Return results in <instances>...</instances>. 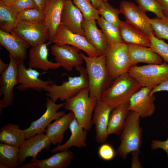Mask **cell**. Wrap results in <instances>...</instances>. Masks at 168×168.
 <instances>
[{
    "label": "cell",
    "instance_id": "17",
    "mask_svg": "<svg viewBox=\"0 0 168 168\" xmlns=\"http://www.w3.org/2000/svg\"><path fill=\"white\" fill-rule=\"evenodd\" d=\"M51 144L44 133H38L26 139L19 148V166L23 163L28 157H32V160L36 159L37 154L41 151L49 149Z\"/></svg>",
    "mask_w": 168,
    "mask_h": 168
},
{
    "label": "cell",
    "instance_id": "15",
    "mask_svg": "<svg viewBox=\"0 0 168 168\" xmlns=\"http://www.w3.org/2000/svg\"><path fill=\"white\" fill-rule=\"evenodd\" d=\"M24 61L17 62L19 85L16 88L18 90L22 91L31 88L41 91L53 83L51 81H44L39 78L40 74L33 68H26Z\"/></svg>",
    "mask_w": 168,
    "mask_h": 168
},
{
    "label": "cell",
    "instance_id": "3",
    "mask_svg": "<svg viewBox=\"0 0 168 168\" xmlns=\"http://www.w3.org/2000/svg\"><path fill=\"white\" fill-rule=\"evenodd\" d=\"M140 116L130 111L119 138L120 143L116 152L118 157L123 160L133 151L140 153L142 144V129L140 126Z\"/></svg>",
    "mask_w": 168,
    "mask_h": 168
},
{
    "label": "cell",
    "instance_id": "20",
    "mask_svg": "<svg viewBox=\"0 0 168 168\" xmlns=\"http://www.w3.org/2000/svg\"><path fill=\"white\" fill-rule=\"evenodd\" d=\"M84 19L82 13L72 0H65L62 12L61 23L72 32L84 36L82 27Z\"/></svg>",
    "mask_w": 168,
    "mask_h": 168
},
{
    "label": "cell",
    "instance_id": "2",
    "mask_svg": "<svg viewBox=\"0 0 168 168\" xmlns=\"http://www.w3.org/2000/svg\"><path fill=\"white\" fill-rule=\"evenodd\" d=\"M141 87L137 81L126 73L114 80L111 85L102 93L100 100L114 109L128 102Z\"/></svg>",
    "mask_w": 168,
    "mask_h": 168
},
{
    "label": "cell",
    "instance_id": "36",
    "mask_svg": "<svg viewBox=\"0 0 168 168\" xmlns=\"http://www.w3.org/2000/svg\"><path fill=\"white\" fill-rule=\"evenodd\" d=\"M17 17L19 21H24L44 22V10L39 7L29 8L18 12Z\"/></svg>",
    "mask_w": 168,
    "mask_h": 168
},
{
    "label": "cell",
    "instance_id": "8",
    "mask_svg": "<svg viewBox=\"0 0 168 168\" xmlns=\"http://www.w3.org/2000/svg\"><path fill=\"white\" fill-rule=\"evenodd\" d=\"M10 61L7 69L1 74L0 77V96H3L0 100V113L3 108L11 105L14 100L13 89L18 84L17 62L11 55L9 54Z\"/></svg>",
    "mask_w": 168,
    "mask_h": 168
},
{
    "label": "cell",
    "instance_id": "33",
    "mask_svg": "<svg viewBox=\"0 0 168 168\" xmlns=\"http://www.w3.org/2000/svg\"><path fill=\"white\" fill-rule=\"evenodd\" d=\"M72 0L82 13L84 19L97 20L100 17L99 10L93 6L90 0Z\"/></svg>",
    "mask_w": 168,
    "mask_h": 168
},
{
    "label": "cell",
    "instance_id": "28",
    "mask_svg": "<svg viewBox=\"0 0 168 168\" xmlns=\"http://www.w3.org/2000/svg\"><path fill=\"white\" fill-rule=\"evenodd\" d=\"M129 101L114 109L110 113L109 120V134H121L127 118L130 112Z\"/></svg>",
    "mask_w": 168,
    "mask_h": 168
},
{
    "label": "cell",
    "instance_id": "31",
    "mask_svg": "<svg viewBox=\"0 0 168 168\" xmlns=\"http://www.w3.org/2000/svg\"><path fill=\"white\" fill-rule=\"evenodd\" d=\"M19 150V147L1 142L0 164L5 166L7 168L18 167Z\"/></svg>",
    "mask_w": 168,
    "mask_h": 168
},
{
    "label": "cell",
    "instance_id": "44",
    "mask_svg": "<svg viewBox=\"0 0 168 168\" xmlns=\"http://www.w3.org/2000/svg\"><path fill=\"white\" fill-rule=\"evenodd\" d=\"M161 6L164 16L168 17V0H156Z\"/></svg>",
    "mask_w": 168,
    "mask_h": 168
},
{
    "label": "cell",
    "instance_id": "16",
    "mask_svg": "<svg viewBox=\"0 0 168 168\" xmlns=\"http://www.w3.org/2000/svg\"><path fill=\"white\" fill-rule=\"evenodd\" d=\"M114 108L101 100H98L94 108L92 118L95 125V138L98 143L105 142L109 134L108 127L109 116Z\"/></svg>",
    "mask_w": 168,
    "mask_h": 168
},
{
    "label": "cell",
    "instance_id": "32",
    "mask_svg": "<svg viewBox=\"0 0 168 168\" xmlns=\"http://www.w3.org/2000/svg\"><path fill=\"white\" fill-rule=\"evenodd\" d=\"M96 20L108 44L122 42L119 28L107 21L101 16Z\"/></svg>",
    "mask_w": 168,
    "mask_h": 168
},
{
    "label": "cell",
    "instance_id": "18",
    "mask_svg": "<svg viewBox=\"0 0 168 168\" xmlns=\"http://www.w3.org/2000/svg\"><path fill=\"white\" fill-rule=\"evenodd\" d=\"M0 43L17 61H24L27 57V50L30 46L14 32L0 30Z\"/></svg>",
    "mask_w": 168,
    "mask_h": 168
},
{
    "label": "cell",
    "instance_id": "7",
    "mask_svg": "<svg viewBox=\"0 0 168 168\" xmlns=\"http://www.w3.org/2000/svg\"><path fill=\"white\" fill-rule=\"evenodd\" d=\"M105 54L108 72L113 80L128 72L132 66L128 44L123 42L108 44Z\"/></svg>",
    "mask_w": 168,
    "mask_h": 168
},
{
    "label": "cell",
    "instance_id": "30",
    "mask_svg": "<svg viewBox=\"0 0 168 168\" xmlns=\"http://www.w3.org/2000/svg\"><path fill=\"white\" fill-rule=\"evenodd\" d=\"M19 22L17 13L0 1V30L13 32Z\"/></svg>",
    "mask_w": 168,
    "mask_h": 168
},
{
    "label": "cell",
    "instance_id": "38",
    "mask_svg": "<svg viewBox=\"0 0 168 168\" xmlns=\"http://www.w3.org/2000/svg\"><path fill=\"white\" fill-rule=\"evenodd\" d=\"M138 5L146 12H151L159 18H163L164 16L161 5L156 0H135Z\"/></svg>",
    "mask_w": 168,
    "mask_h": 168
},
{
    "label": "cell",
    "instance_id": "4",
    "mask_svg": "<svg viewBox=\"0 0 168 168\" xmlns=\"http://www.w3.org/2000/svg\"><path fill=\"white\" fill-rule=\"evenodd\" d=\"M98 101L90 96L88 88L86 87L74 97L66 100L64 107L73 112L80 127L87 132L92 127V115Z\"/></svg>",
    "mask_w": 168,
    "mask_h": 168
},
{
    "label": "cell",
    "instance_id": "23",
    "mask_svg": "<svg viewBox=\"0 0 168 168\" xmlns=\"http://www.w3.org/2000/svg\"><path fill=\"white\" fill-rule=\"evenodd\" d=\"M96 23V20L84 19L82 27L86 40L96 49L99 56H100L105 54L108 43L102 30L97 28Z\"/></svg>",
    "mask_w": 168,
    "mask_h": 168
},
{
    "label": "cell",
    "instance_id": "48",
    "mask_svg": "<svg viewBox=\"0 0 168 168\" xmlns=\"http://www.w3.org/2000/svg\"><path fill=\"white\" fill-rule=\"evenodd\" d=\"M16 0H0L4 3H8L15 1Z\"/></svg>",
    "mask_w": 168,
    "mask_h": 168
},
{
    "label": "cell",
    "instance_id": "41",
    "mask_svg": "<svg viewBox=\"0 0 168 168\" xmlns=\"http://www.w3.org/2000/svg\"><path fill=\"white\" fill-rule=\"evenodd\" d=\"M151 149L152 150L161 148L164 150L166 153L168 158V138L165 141H161L154 140L152 141L151 144Z\"/></svg>",
    "mask_w": 168,
    "mask_h": 168
},
{
    "label": "cell",
    "instance_id": "13",
    "mask_svg": "<svg viewBox=\"0 0 168 168\" xmlns=\"http://www.w3.org/2000/svg\"><path fill=\"white\" fill-rule=\"evenodd\" d=\"M50 51L55 57L56 62L68 71H71L73 68L81 66L83 63L81 49L74 46L54 44L50 47Z\"/></svg>",
    "mask_w": 168,
    "mask_h": 168
},
{
    "label": "cell",
    "instance_id": "6",
    "mask_svg": "<svg viewBox=\"0 0 168 168\" xmlns=\"http://www.w3.org/2000/svg\"><path fill=\"white\" fill-rule=\"evenodd\" d=\"M128 73L141 87H147L152 90L168 79V64L164 62L161 64L132 66Z\"/></svg>",
    "mask_w": 168,
    "mask_h": 168
},
{
    "label": "cell",
    "instance_id": "45",
    "mask_svg": "<svg viewBox=\"0 0 168 168\" xmlns=\"http://www.w3.org/2000/svg\"><path fill=\"white\" fill-rule=\"evenodd\" d=\"M90 0L93 6L95 8L98 9H99L103 2L102 0Z\"/></svg>",
    "mask_w": 168,
    "mask_h": 168
},
{
    "label": "cell",
    "instance_id": "1",
    "mask_svg": "<svg viewBox=\"0 0 168 168\" xmlns=\"http://www.w3.org/2000/svg\"><path fill=\"white\" fill-rule=\"evenodd\" d=\"M80 54L86 63L90 96L100 100L102 93L114 81L106 67L105 55L91 57Z\"/></svg>",
    "mask_w": 168,
    "mask_h": 168
},
{
    "label": "cell",
    "instance_id": "14",
    "mask_svg": "<svg viewBox=\"0 0 168 168\" xmlns=\"http://www.w3.org/2000/svg\"><path fill=\"white\" fill-rule=\"evenodd\" d=\"M151 89L147 87H141L134 94L129 101L130 111L137 113L142 118L151 116L155 110L154 101L156 97L150 94Z\"/></svg>",
    "mask_w": 168,
    "mask_h": 168
},
{
    "label": "cell",
    "instance_id": "39",
    "mask_svg": "<svg viewBox=\"0 0 168 168\" xmlns=\"http://www.w3.org/2000/svg\"><path fill=\"white\" fill-rule=\"evenodd\" d=\"M3 3L16 13L27 9L39 7L34 0H16L9 3Z\"/></svg>",
    "mask_w": 168,
    "mask_h": 168
},
{
    "label": "cell",
    "instance_id": "12",
    "mask_svg": "<svg viewBox=\"0 0 168 168\" xmlns=\"http://www.w3.org/2000/svg\"><path fill=\"white\" fill-rule=\"evenodd\" d=\"M51 42L58 45L67 44L74 46L85 52L89 57L99 56L96 49L88 42L85 36L72 32L61 23Z\"/></svg>",
    "mask_w": 168,
    "mask_h": 168
},
{
    "label": "cell",
    "instance_id": "24",
    "mask_svg": "<svg viewBox=\"0 0 168 168\" xmlns=\"http://www.w3.org/2000/svg\"><path fill=\"white\" fill-rule=\"evenodd\" d=\"M122 42L127 44H135L150 47L151 41L149 36L141 30L121 21L119 27Z\"/></svg>",
    "mask_w": 168,
    "mask_h": 168
},
{
    "label": "cell",
    "instance_id": "27",
    "mask_svg": "<svg viewBox=\"0 0 168 168\" xmlns=\"http://www.w3.org/2000/svg\"><path fill=\"white\" fill-rule=\"evenodd\" d=\"M131 66L138 63L161 64L163 59L150 47L135 44H128Z\"/></svg>",
    "mask_w": 168,
    "mask_h": 168
},
{
    "label": "cell",
    "instance_id": "5",
    "mask_svg": "<svg viewBox=\"0 0 168 168\" xmlns=\"http://www.w3.org/2000/svg\"><path fill=\"white\" fill-rule=\"evenodd\" d=\"M80 72L77 77H69L67 81H63L61 85L53 83L46 87V95L56 102L58 99L62 100L71 98L76 95L83 88L88 87V81L86 69L82 66L76 68Z\"/></svg>",
    "mask_w": 168,
    "mask_h": 168
},
{
    "label": "cell",
    "instance_id": "37",
    "mask_svg": "<svg viewBox=\"0 0 168 168\" xmlns=\"http://www.w3.org/2000/svg\"><path fill=\"white\" fill-rule=\"evenodd\" d=\"M149 37L151 41L150 48L168 64V43L163 39L157 38L154 35Z\"/></svg>",
    "mask_w": 168,
    "mask_h": 168
},
{
    "label": "cell",
    "instance_id": "22",
    "mask_svg": "<svg viewBox=\"0 0 168 168\" xmlns=\"http://www.w3.org/2000/svg\"><path fill=\"white\" fill-rule=\"evenodd\" d=\"M74 156L69 150L57 152L48 158L39 160L37 158L30 162L19 167L21 168H66L71 163Z\"/></svg>",
    "mask_w": 168,
    "mask_h": 168
},
{
    "label": "cell",
    "instance_id": "34",
    "mask_svg": "<svg viewBox=\"0 0 168 168\" xmlns=\"http://www.w3.org/2000/svg\"><path fill=\"white\" fill-rule=\"evenodd\" d=\"M100 15L107 21L119 28L121 21L119 18V10L110 5L107 2H103L98 9Z\"/></svg>",
    "mask_w": 168,
    "mask_h": 168
},
{
    "label": "cell",
    "instance_id": "21",
    "mask_svg": "<svg viewBox=\"0 0 168 168\" xmlns=\"http://www.w3.org/2000/svg\"><path fill=\"white\" fill-rule=\"evenodd\" d=\"M51 42L31 46L29 54V68H38L44 71L56 69L60 67L59 64L49 60L47 45Z\"/></svg>",
    "mask_w": 168,
    "mask_h": 168
},
{
    "label": "cell",
    "instance_id": "35",
    "mask_svg": "<svg viewBox=\"0 0 168 168\" xmlns=\"http://www.w3.org/2000/svg\"><path fill=\"white\" fill-rule=\"evenodd\" d=\"M150 21L155 35L159 39L168 40V17L150 18Z\"/></svg>",
    "mask_w": 168,
    "mask_h": 168
},
{
    "label": "cell",
    "instance_id": "42",
    "mask_svg": "<svg viewBox=\"0 0 168 168\" xmlns=\"http://www.w3.org/2000/svg\"><path fill=\"white\" fill-rule=\"evenodd\" d=\"M132 153V161L131 168H141L142 167L139 160V155L140 152L137 151H133Z\"/></svg>",
    "mask_w": 168,
    "mask_h": 168
},
{
    "label": "cell",
    "instance_id": "43",
    "mask_svg": "<svg viewBox=\"0 0 168 168\" xmlns=\"http://www.w3.org/2000/svg\"><path fill=\"white\" fill-rule=\"evenodd\" d=\"M161 91H168V79L163 82L151 90L150 94H154L156 92Z\"/></svg>",
    "mask_w": 168,
    "mask_h": 168
},
{
    "label": "cell",
    "instance_id": "40",
    "mask_svg": "<svg viewBox=\"0 0 168 168\" xmlns=\"http://www.w3.org/2000/svg\"><path fill=\"white\" fill-rule=\"evenodd\" d=\"M98 154L101 159L108 161L114 158L116 154V152L110 144L103 143L99 147Z\"/></svg>",
    "mask_w": 168,
    "mask_h": 168
},
{
    "label": "cell",
    "instance_id": "47",
    "mask_svg": "<svg viewBox=\"0 0 168 168\" xmlns=\"http://www.w3.org/2000/svg\"><path fill=\"white\" fill-rule=\"evenodd\" d=\"M9 65L8 64L5 63L0 58V74L2 72L5 71L8 68Z\"/></svg>",
    "mask_w": 168,
    "mask_h": 168
},
{
    "label": "cell",
    "instance_id": "19",
    "mask_svg": "<svg viewBox=\"0 0 168 168\" xmlns=\"http://www.w3.org/2000/svg\"><path fill=\"white\" fill-rule=\"evenodd\" d=\"M65 0H46L44 12V23L49 35L51 42L57 29L61 23V18Z\"/></svg>",
    "mask_w": 168,
    "mask_h": 168
},
{
    "label": "cell",
    "instance_id": "49",
    "mask_svg": "<svg viewBox=\"0 0 168 168\" xmlns=\"http://www.w3.org/2000/svg\"><path fill=\"white\" fill-rule=\"evenodd\" d=\"M103 2H107L108 0H102Z\"/></svg>",
    "mask_w": 168,
    "mask_h": 168
},
{
    "label": "cell",
    "instance_id": "29",
    "mask_svg": "<svg viewBox=\"0 0 168 168\" xmlns=\"http://www.w3.org/2000/svg\"><path fill=\"white\" fill-rule=\"evenodd\" d=\"M26 139L23 130L18 125L8 123L0 130V142L20 148Z\"/></svg>",
    "mask_w": 168,
    "mask_h": 168
},
{
    "label": "cell",
    "instance_id": "9",
    "mask_svg": "<svg viewBox=\"0 0 168 168\" xmlns=\"http://www.w3.org/2000/svg\"><path fill=\"white\" fill-rule=\"evenodd\" d=\"M119 10L120 13L124 16L126 22L149 36L155 35L150 23V18L139 5L132 2L123 1L120 2Z\"/></svg>",
    "mask_w": 168,
    "mask_h": 168
},
{
    "label": "cell",
    "instance_id": "25",
    "mask_svg": "<svg viewBox=\"0 0 168 168\" xmlns=\"http://www.w3.org/2000/svg\"><path fill=\"white\" fill-rule=\"evenodd\" d=\"M69 128L71 133L69 139L63 144H58L51 152L54 153L68 150L72 147L79 148L86 146L87 131L80 127L75 118L71 122Z\"/></svg>",
    "mask_w": 168,
    "mask_h": 168
},
{
    "label": "cell",
    "instance_id": "10",
    "mask_svg": "<svg viewBox=\"0 0 168 168\" xmlns=\"http://www.w3.org/2000/svg\"><path fill=\"white\" fill-rule=\"evenodd\" d=\"M65 102L57 104L49 97L46 99V110L38 119L32 122L28 128L23 129L26 139L41 133H45L47 127L51 122L63 116L65 111L58 110L64 106Z\"/></svg>",
    "mask_w": 168,
    "mask_h": 168
},
{
    "label": "cell",
    "instance_id": "11",
    "mask_svg": "<svg viewBox=\"0 0 168 168\" xmlns=\"http://www.w3.org/2000/svg\"><path fill=\"white\" fill-rule=\"evenodd\" d=\"M33 46L45 43L49 39V31L44 22L20 21L14 32Z\"/></svg>",
    "mask_w": 168,
    "mask_h": 168
},
{
    "label": "cell",
    "instance_id": "26",
    "mask_svg": "<svg viewBox=\"0 0 168 168\" xmlns=\"http://www.w3.org/2000/svg\"><path fill=\"white\" fill-rule=\"evenodd\" d=\"M74 118L73 113L70 111L47 127L46 134L52 144L56 145L62 143L64 138L65 132L69 128L70 124Z\"/></svg>",
    "mask_w": 168,
    "mask_h": 168
},
{
    "label": "cell",
    "instance_id": "46",
    "mask_svg": "<svg viewBox=\"0 0 168 168\" xmlns=\"http://www.w3.org/2000/svg\"><path fill=\"white\" fill-rule=\"evenodd\" d=\"M37 6L41 9L44 10L46 0H34Z\"/></svg>",
    "mask_w": 168,
    "mask_h": 168
}]
</instances>
